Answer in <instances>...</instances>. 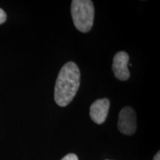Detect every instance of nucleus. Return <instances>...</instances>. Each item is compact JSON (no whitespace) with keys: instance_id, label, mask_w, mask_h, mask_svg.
Returning a JSON list of instances; mask_svg holds the SVG:
<instances>
[{"instance_id":"2","label":"nucleus","mask_w":160,"mask_h":160,"mask_svg":"<svg viewBox=\"0 0 160 160\" xmlns=\"http://www.w3.org/2000/svg\"><path fill=\"white\" fill-rule=\"evenodd\" d=\"M71 16L77 30L82 33L91 31L94 19V6L90 0H73L71 3Z\"/></svg>"},{"instance_id":"8","label":"nucleus","mask_w":160,"mask_h":160,"mask_svg":"<svg viewBox=\"0 0 160 160\" xmlns=\"http://www.w3.org/2000/svg\"><path fill=\"white\" fill-rule=\"evenodd\" d=\"M153 160H160V153L159 151L157 152V153L153 157Z\"/></svg>"},{"instance_id":"3","label":"nucleus","mask_w":160,"mask_h":160,"mask_svg":"<svg viewBox=\"0 0 160 160\" xmlns=\"http://www.w3.org/2000/svg\"><path fill=\"white\" fill-rule=\"evenodd\" d=\"M118 128L125 135H133L137 130V116L131 107H125L120 111Z\"/></svg>"},{"instance_id":"9","label":"nucleus","mask_w":160,"mask_h":160,"mask_svg":"<svg viewBox=\"0 0 160 160\" xmlns=\"http://www.w3.org/2000/svg\"><path fill=\"white\" fill-rule=\"evenodd\" d=\"M106 160H108V159H106Z\"/></svg>"},{"instance_id":"5","label":"nucleus","mask_w":160,"mask_h":160,"mask_svg":"<svg viewBox=\"0 0 160 160\" xmlns=\"http://www.w3.org/2000/svg\"><path fill=\"white\" fill-rule=\"evenodd\" d=\"M110 101L108 99H97L91 105L90 108V117L91 119L98 125L105 122L108 114Z\"/></svg>"},{"instance_id":"6","label":"nucleus","mask_w":160,"mask_h":160,"mask_svg":"<svg viewBox=\"0 0 160 160\" xmlns=\"http://www.w3.org/2000/svg\"><path fill=\"white\" fill-rule=\"evenodd\" d=\"M7 19V15L2 9L0 8V25L3 24Z\"/></svg>"},{"instance_id":"7","label":"nucleus","mask_w":160,"mask_h":160,"mask_svg":"<svg viewBox=\"0 0 160 160\" xmlns=\"http://www.w3.org/2000/svg\"><path fill=\"white\" fill-rule=\"evenodd\" d=\"M61 160H78V157L74 153H69L64 157Z\"/></svg>"},{"instance_id":"1","label":"nucleus","mask_w":160,"mask_h":160,"mask_svg":"<svg viewBox=\"0 0 160 160\" xmlns=\"http://www.w3.org/2000/svg\"><path fill=\"white\" fill-rule=\"evenodd\" d=\"M80 85V71L77 65L68 62L60 70L54 90V99L60 107L71 102Z\"/></svg>"},{"instance_id":"4","label":"nucleus","mask_w":160,"mask_h":160,"mask_svg":"<svg viewBox=\"0 0 160 160\" xmlns=\"http://www.w3.org/2000/svg\"><path fill=\"white\" fill-rule=\"evenodd\" d=\"M129 56L125 51H119L113 57L112 69L115 77L121 81H126L130 77L128 69Z\"/></svg>"}]
</instances>
